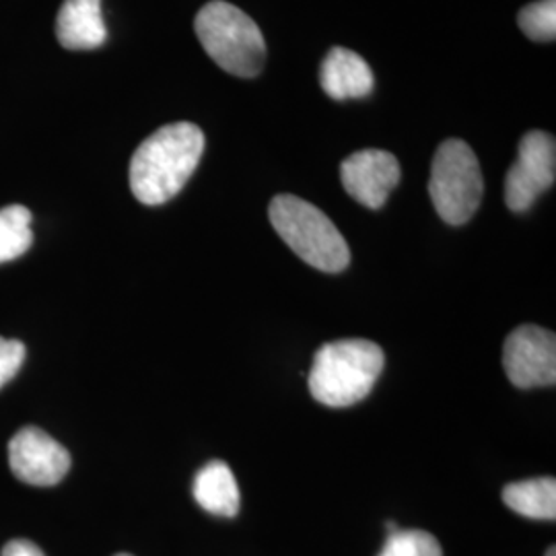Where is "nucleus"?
Here are the masks:
<instances>
[{"label":"nucleus","instance_id":"obj_1","mask_svg":"<svg viewBox=\"0 0 556 556\" xmlns=\"http://www.w3.org/2000/svg\"><path fill=\"white\" fill-rule=\"evenodd\" d=\"M204 153V132L192 122H176L140 142L130 160V190L147 206L178 197Z\"/></svg>","mask_w":556,"mask_h":556},{"label":"nucleus","instance_id":"obj_2","mask_svg":"<svg viewBox=\"0 0 556 556\" xmlns=\"http://www.w3.org/2000/svg\"><path fill=\"white\" fill-rule=\"evenodd\" d=\"M386 355L376 342L351 338L328 342L314 357L309 392L319 404L346 408L361 402L374 390Z\"/></svg>","mask_w":556,"mask_h":556},{"label":"nucleus","instance_id":"obj_3","mask_svg":"<svg viewBox=\"0 0 556 556\" xmlns=\"http://www.w3.org/2000/svg\"><path fill=\"white\" fill-rule=\"evenodd\" d=\"M268 217L280 239L299 258L321 273H342L351 264V250L337 225L307 200L278 194Z\"/></svg>","mask_w":556,"mask_h":556},{"label":"nucleus","instance_id":"obj_4","mask_svg":"<svg viewBox=\"0 0 556 556\" xmlns=\"http://www.w3.org/2000/svg\"><path fill=\"white\" fill-rule=\"evenodd\" d=\"M194 29L206 54L223 71L252 79L266 62V41L256 21L236 4L213 0L204 4L194 21Z\"/></svg>","mask_w":556,"mask_h":556},{"label":"nucleus","instance_id":"obj_5","mask_svg":"<svg viewBox=\"0 0 556 556\" xmlns=\"http://www.w3.org/2000/svg\"><path fill=\"white\" fill-rule=\"evenodd\" d=\"M431 202L447 225H464L477 215L484 194V179L475 151L464 140L439 144L429 179Z\"/></svg>","mask_w":556,"mask_h":556},{"label":"nucleus","instance_id":"obj_6","mask_svg":"<svg viewBox=\"0 0 556 556\" xmlns=\"http://www.w3.org/2000/svg\"><path fill=\"white\" fill-rule=\"evenodd\" d=\"M556 178V142L542 130L528 132L517 149V160L505 178L509 211L526 213L540 194L553 188Z\"/></svg>","mask_w":556,"mask_h":556},{"label":"nucleus","instance_id":"obj_7","mask_svg":"<svg viewBox=\"0 0 556 556\" xmlns=\"http://www.w3.org/2000/svg\"><path fill=\"white\" fill-rule=\"evenodd\" d=\"M503 367L509 381L521 390L555 386V334L540 326H519L505 340Z\"/></svg>","mask_w":556,"mask_h":556},{"label":"nucleus","instance_id":"obj_8","mask_svg":"<svg viewBox=\"0 0 556 556\" xmlns=\"http://www.w3.org/2000/svg\"><path fill=\"white\" fill-rule=\"evenodd\" d=\"M9 466L25 484L54 486L71 470V454L38 427H23L9 441Z\"/></svg>","mask_w":556,"mask_h":556},{"label":"nucleus","instance_id":"obj_9","mask_svg":"<svg viewBox=\"0 0 556 556\" xmlns=\"http://www.w3.org/2000/svg\"><path fill=\"white\" fill-rule=\"evenodd\" d=\"M402 178V169L396 157L381 149L357 151L340 165V179L344 190L358 204L378 211Z\"/></svg>","mask_w":556,"mask_h":556},{"label":"nucleus","instance_id":"obj_10","mask_svg":"<svg viewBox=\"0 0 556 556\" xmlns=\"http://www.w3.org/2000/svg\"><path fill=\"white\" fill-rule=\"evenodd\" d=\"M319 85L332 100H361L374 89V73L357 52L337 46L321 62Z\"/></svg>","mask_w":556,"mask_h":556},{"label":"nucleus","instance_id":"obj_11","mask_svg":"<svg viewBox=\"0 0 556 556\" xmlns=\"http://www.w3.org/2000/svg\"><path fill=\"white\" fill-rule=\"evenodd\" d=\"M56 38L66 50H96L108 40L101 0H64L56 17Z\"/></svg>","mask_w":556,"mask_h":556},{"label":"nucleus","instance_id":"obj_12","mask_svg":"<svg viewBox=\"0 0 556 556\" xmlns=\"http://www.w3.org/2000/svg\"><path fill=\"white\" fill-rule=\"evenodd\" d=\"M194 498L213 516H238L239 486L231 468L220 459L208 462L194 478Z\"/></svg>","mask_w":556,"mask_h":556},{"label":"nucleus","instance_id":"obj_13","mask_svg":"<svg viewBox=\"0 0 556 556\" xmlns=\"http://www.w3.org/2000/svg\"><path fill=\"white\" fill-rule=\"evenodd\" d=\"M505 505L519 516L532 519H556L555 478H534L514 482L503 489Z\"/></svg>","mask_w":556,"mask_h":556},{"label":"nucleus","instance_id":"obj_14","mask_svg":"<svg viewBox=\"0 0 556 556\" xmlns=\"http://www.w3.org/2000/svg\"><path fill=\"white\" fill-rule=\"evenodd\" d=\"M31 243V213L21 204L0 208V264L21 258Z\"/></svg>","mask_w":556,"mask_h":556},{"label":"nucleus","instance_id":"obj_15","mask_svg":"<svg viewBox=\"0 0 556 556\" xmlns=\"http://www.w3.org/2000/svg\"><path fill=\"white\" fill-rule=\"evenodd\" d=\"M379 556H443L438 538L422 530H400L388 534Z\"/></svg>","mask_w":556,"mask_h":556},{"label":"nucleus","instance_id":"obj_16","mask_svg":"<svg viewBox=\"0 0 556 556\" xmlns=\"http://www.w3.org/2000/svg\"><path fill=\"white\" fill-rule=\"evenodd\" d=\"M521 31L534 41H555L556 0H538L523 7L517 15Z\"/></svg>","mask_w":556,"mask_h":556},{"label":"nucleus","instance_id":"obj_17","mask_svg":"<svg viewBox=\"0 0 556 556\" xmlns=\"http://www.w3.org/2000/svg\"><path fill=\"white\" fill-rule=\"evenodd\" d=\"M25 355L27 351L21 340L0 338V388L20 374Z\"/></svg>","mask_w":556,"mask_h":556},{"label":"nucleus","instance_id":"obj_18","mask_svg":"<svg viewBox=\"0 0 556 556\" xmlns=\"http://www.w3.org/2000/svg\"><path fill=\"white\" fill-rule=\"evenodd\" d=\"M0 556H43V553L29 540H11L4 544Z\"/></svg>","mask_w":556,"mask_h":556},{"label":"nucleus","instance_id":"obj_19","mask_svg":"<svg viewBox=\"0 0 556 556\" xmlns=\"http://www.w3.org/2000/svg\"><path fill=\"white\" fill-rule=\"evenodd\" d=\"M546 556H556L555 546H551V548H548V553H546Z\"/></svg>","mask_w":556,"mask_h":556},{"label":"nucleus","instance_id":"obj_20","mask_svg":"<svg viewBox=\"0 0 556 556\" xmlns=\"http://www.w3.org/2000/svg\"><path fill=\"white\" fill-rule=\"evenodd\" d=\"M116 556H132V555H116Z\"/></svg>","mask_w":556,"mask_h":556}]
</instances>
